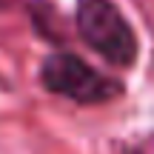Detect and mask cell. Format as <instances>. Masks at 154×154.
<instances>
[{
  "label": "cell",
  "mask_w": 154,
  "mask_h": 154,
  "mask_svg": "<svg viewBox=\"0 0 154 154\" xmlns=\"http://www.w3.org/2000/svg\"><path fill=\"white\" fill-rule=\"evenodd\" d=\"M74 23L80 37L111 66L128 69L137 63V34L114 0H77Z\"/></svg>",
  "instance_id": "6da1fadb"
},
{
  "label": "cell",
  "mask_w": 154,
  "mask_h": 154,
  "mask_svg": "<svg viewBox=\"0 0 154 154\" xmlns=\"http://www.w3.org/2000/svg\"><path fill=\"white\" fill-rule=\"evenodd\" d=\"M40 80L51 94H60L66 100L86 106L109 103L123 88L114 77L94 72L86 60H80L77 54H69V51H57V54L46 57L43 69H40Z\"/></svg>",
  "instance_id": "7a4b0ae2"
},
{
  "label": "cell",
  "mask_w": 154,
  "mask_h": 154,
  "mask_svg": "<svg viewBox=\"0 0 154 154\" xmlns=\"http://www.w3.org/2000/svg\"><path fill=\"white\" fill-rule=\"evenodd\" d=\"M131 154H154V137L140 140V143L134 146V151H131Z\"/></svg>",
  "instance_id": "3957f363"
},
{
  "label": "cell",
  "mask_w": 154,
  "mask_h": 154,
  "mask_svg": "<svg viewBox=\"0 0 154 154\" xmlns=\"http://www.w3.org/2000/svg\"><path fill=\"white\" fill-rule=\"evenodd\" d=\"M6 3H9V0H0V6H6Z\"/></svg>",
  "instance_id": "277c9868"
}]
</instances>
